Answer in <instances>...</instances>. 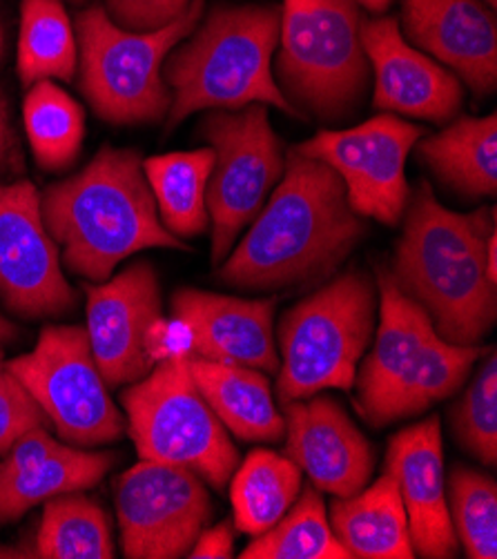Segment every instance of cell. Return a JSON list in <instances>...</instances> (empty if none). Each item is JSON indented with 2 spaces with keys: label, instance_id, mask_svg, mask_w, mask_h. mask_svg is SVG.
<instances>
[{
  "label": "cell",
  "instance_id": "cell-43",
  "mask_svg": "<svg viewBox=\"0 0 497 559\" xmlns=\"http://www.w3.org/2000/svg\"><path fill=\"white\" fill-rule=\"evenodd\" d=\"M482 3H486V8H488V10H495V5H497V0H482Z\"/></svg>",
  "mask_w": 497,
  "mask_h": 559
},
{
  "label": "cell",
  "instance_id": "cell-9",
  "mask_svg": "<svg viewBox=\"0 0 497 559\" xmlns=\"http://www.w3.org/2000/svg\"><path fill=\"white\" fill-rule=\"evenodd\" d=\"M199 128L214 154L205 201L216 265L230 254L241 230L255 221L284 177L286 156L263 103L210 111Z\"/></svg>",
  "mask_w": 497,
  "mask_h": 559
},
{
  "label": "cell",
  "instance_id": "cell-24",
  "mask_svg": "<svg viewBox=\"0 0 497 559\" xmlns=\"http://www.w3.org/2000/svg\"><path fill=\"white\" fill-rule=\"evenodd\" d=\"M417 154L430 173L464 199L495 197L497 119L462 117L449 128L417 141Z\"/></svg>",
  "mask_w": 497,
  "mask_h": 559
},
{
  "label": "cell",
  "instance_id": "cell-29",
  "mask_svg": "<svg viewBox=\"0 0 497 559\" xmlns=\"http://www.w3.org/2000/svg\"><path fill=\"white\" fill-rule=\"evenodd\" d=\"M79 43L61 0H23L19 36V76L32 87L38 81H72Z\"/></svg>",
  "mask_w": 497,
  "mask_h": 559
},
{
  "label": "cell",
  "instance_id": "cell-30",
  "mask_svg": "<svg viewBox=\"0 0 497 559\" xmlns=\"http://www.w3.org/2000/svg\"><path fill=\"white\" fill-rule=\"evenodd\" d=\"M23 119L40 167L59 173L76 160L85 134V117L83 107L66 90L51 81L34 83L25 96Z\"/></svg>",
  "mask_w": 497,
  "mask_h": 559
},
{
  "label": "cell",
  "instance_id": "cell-41",
  "mask_svg": "<svg viewBox=\"0 0 497 559\" xmlns=\"http://www.w3.org/2000/svg\"><path fill=\"white\" fill-rule=\"evenodd\" d=\"M357 5H364L366 10H370V12H375V14H379V12H383L386 8L391 5V0H355Z\"/></svg>",
  "mask_w": 497,
  "mask_h": 559
},
{
  "label": "cell",
  "instance_id": "cell-8",
  "mask_svg": "<svg viewBox=\"0 0 497 559\" xmlns=\"http://www.w3.org/2000/svg\"><path fill=\"white\" fill-rule=\"evenodd\" d=\"M126 426L141 460L192 471L224 490L239 466V451L190 372V357L152 366L121 393Z\"/></svg>",
  "mask_w": 497,
  "mask_h": 559
},
{
  "label": "cell",
  "instance_id": "cell-37",
  "mask_svg": "<svg viewBox=\"0 0 497 559\" xmlns=\"http://www.w3.org/2000/svg\"><path fill=\"white\" fill-rule=\"evenodd\" d=\"M186 557H192V559H230V557H235L233 522H221L212 528H203Z\"/></svg>",
  "mask_w": 497,
  "mask_h": 559
},
{
  "label": "cell",
  "instance_id": "cell-33",
  "mask_svg": "<svg viewBox=\"0 0 497 559\" xmlns=\"http://www.w3.org/2000/svg\"><path fill=\"white\" fill-rule=\"evenodd\" d=\"M486 355V353H484ZM462 449L484 466L497 462V357L488 350L451 415Z\"/></svg>",
  "mask_w": 497,
  "mask_h": 559
},
{
  "label": "cell",
  "instance_id": "cell-36",
  "mask_svg": "<svg viewBox=\"0 0 497 559\" xmlns=\"http://www.w3.org/2000/svg\"><path fill=\"white\" fill-rule=\"evenodd\" d=\"M192 348H194L192 328L175 314L170 319L158 317L147 332V355L152 364L192 357Z\"/></svg>",
  "mask_w": 497,
  "mask_h": 559
},
{
  "label": "cell",
  "instance_id": "cell-13",
  "mask_svg": "<svg viewBox=\"0 0 497 559\" xmlns=\"http://www.w3.org/2000/svg\"><path fill=\"white\" fill-rule=\"evenodd\" d=\"M0 297L27 319L61 317L76 306L29 181L0 186Z\"/></svg>",
  "mask_w": 497,
  "mask_h": 559
},
{
  "label": "cell",
  "instance_id": "cell-25",
  "mask_svg": "<svg viewBox=\"0 0 497 559\" xmlns=\"http://www.w3.org/2000/svg\"><path fill=\"white\" fill-rule=\"evenodd\" d=\"M212 165L210 147L161 154L143 163L158 218L179 239L201 237L210 226L205 194Z\"/></svg>",
  "mask_w": 497,
  "mask_h": 559
},
{
  "label": "cell",
  "instance_id": "cell-19",
  "mask_svg": "<svg viewBox=\"0 0 497 559\" xmlns=\"http://www.w3.org/2000/svg\"><path fill=\"white\" fill-rule=\"evenodd\" d=\"M404 38L449 66L482 98L497 85V23L482 0H402Z\"/></svg>",
  "mask_w": 497,
  "mask_h": 559
},
{
  "label": "cell",
  "instance_id": "cell-38",
  "mask_svg": "<svg viewBox=\"0 0 497 559\" xmlns=\"http://www.w3.org/2000/svg\"><path fill=\"white\" fill-rule=\"evenodd\" d=\"M14 132L10 123V111H8V100L3 96V90H0V170L12 165L14 160Z\"/></svg>",
  "mask_w": 497,
  "mask_h": 559
},
{
  "label": "cell",
  "instance_id": "cell-18",
  "mask_svg": "<svg viewBox=\"0 0 497 559\" xmlns=\"http://www.w3.org/2000/svg\"><path fill=\"white\" fill-rule=\"evenodd\" d=\"M117 455L63 443L47 426L27 430L0 462V524H10L47 499L96 486Z\"/></svg>",
  "mask_w": 497,
  "mask_h": 559
},
{
  "label": "cell",
  "instance_id": "cell-3",
  "mask_svg": "<svg viewBox=\"0 0 497 559\" xmlns=\"http://www.w3.org/2000/svg\"><path fill=\"white\" fill-rule=\"evenodd\" d=\"M40 210L66 267L90 282H105L121 261L147 248L188 250L161 223L134 150L103 147L85 170L49 186Z\"/></svg>",
  "mask_w": 497,
  "mask_h": 559
},
{
  "label": "cell",
  "instance_id": "cell-5",
  "mask_svg": "<svg viewBox=\"0 0 497 559\" xmlns=\"http://www.w3.org/2000/svg\"><path fill=\"white\" fill-rule=\"evenodd\" d=\"M364 21L355 0H284L274 81L299 117H353L370 81Z\"/></svg>",
  "mask_w": 497,
  "mask_h": 559
},
{
  "label": "cell",
  "instance_id": "cell-26",
  "mask_svg": "<svg viewBox=\"0 0 497 559\" xmlns=\"http://www.w3.org/2000/svg\"><path fill=\"white\" fill-rule=\"evenodd\" d=\"M228 484L237 528L257 537L291 511L301 490V471L286 455L255 449Z\"/></svg>",
  "mask_w": 497,
  "mask_h": 559
},
{
  "label": "cell",
  "instance_id": "cell-27",
  "mask_svg": "<svg viewBox=\"0 0 497 559\" xmlns=\"http://www.w3.org/2000/svg\"><path fill=\"white\" fill-rule=\"evenodd\" d=\"M484 353L480 346L449 344L435 332L419 350L411 372L395 388L389 404L383 406L377 428L426 413L430 406L455 395Z\"/></svg>",
  "mask_w": 497,
  "mask_h": 559
},
{
  "label": "cell",
  "instance_id": "cell-12",
  "mask_svg": "<svg viewBox=\"0 0 497 559\" xmlns=\"http://www.w3.org/2000/svg\"><path fill=\"white\" fill-rule=\"evenodd\" d=\"M117 515L126 557L175 559L188 555L212 504L192 471L141 460L117 481Z\"/></svg>",
  "mask_w": 497,
  "mask_h": 559
},
{
  "label": "cell",
  "instance_id": "cell-11",
  "mask_svg": "<svg viewBox=\"0 0 497 559\" xmlns=\"http://www.w3.org/2000/svg\"><path fill=\"white\" fill-rule=\"evenodd\" d=\"M424 136V128L398 115H377L348 130H319L295 150L333 170L351 207L359 216L398 226L411 199L406 158Z\"/></svg>",
  "mask_w": 497,
  "mask_h": 559
},
{
  "label": "cell",
  "instance_id": "cell-14",
  "mask_svg": "<svg viewBox=\"0 0 497 559\" xmlns=\"http://www.w3.org/2000/svg\"><path fill=\"white\" fill-rule=\"evenodd\" d=\"M87 340L94 361L109 388L134 383L152 370L147 332L161 317L154 267L139 261L107 284L85 286Z\"/></svg>",
  "mask_w": 497,
  "mask_h": 559
},
{
  "label": "cell",
  "instance_id": "cell-40",
  "mask_svg": "<svg viewBox=\"0 0 497 559\" xmlns=\"http://www.w3.org/2000/svg\"><path fill=\"white\" fill-rule=\"evenodd\" d=\"M16 337V325L0 314V350H3Z\"/></svg>",
  "mask_w": 497,
  "mask_h": 559
},
{
  "label": "cell",
  "instance_id": "cell-34",
  "mask_svg": "<svg viewBox=\"0 0 497 559\" xmlns=\"http://www.w3.org/2000/svg\"><path fill=\"white\" fill-rule=\"evenodd\" d=\"M47 424L23 381L0 361V455H5L27 430Z\"/></svg>",
  "mask_w": 497,
  "mask_h": 559
},
{
  "label": "cell",
  "instance_id": "cell-7",
  "mask_svg": "<svg viewBox=\"0 0 497 559\" xmlns=\"http://www.w3.org/2000/svg\"><path fill=\"white\" fill-rule=\"evenodd\" d=\"M203 14V0L154 32L119 27L103 8L79 14L81 90L96 115L117 126L156 123L170 111L173 92L163 81L168 53L188 38Z\"/></svg>",
  "mask_w": 497,
  "mask_h": 559
},
{
  "label": "cell",
  "instance_id": "cell-17",
  "mask_svg": "<svg viewBox=\"0 0 497 559\" xmlns=\"http://www.w3.org/2000/svg\"><path fill=\"white\" fill-rule=\"evenodd\" d=\"M362 43L375 74V107L433 123L458 115L460 79L409 45L395 19L364 21Z\"/></svg>",
  "mask_w": 497,
  "mask_h": 559
},
{
  "label": "cell",
  "instance_id": "cell-42",
  "mask_svg": "<svg viewBox=\"0 0 497 559\" xmlns=\"http://www.w3.org/2000/svg\"><path fill=\"white\" fill-rule=\"evenodd\" d=\"M3 59H5V32L0 27V63H3Z\"/></svg>",
  "mask_w": 497,
  "mask_h": 559
},
{
  "label": "cell",
  "instance_id": "cell-35",
  "mask_svg": "<svg viewBox=\"0 0 497 559\" xmlns=\"http://www.w3.org/2000/svg\"><path fill=\"white\" fill-rule=\"evenodd\" d=\"M192 0H107V16L130 32H154L177 21Z\"/></svg>",
  "mask_w": 497,
  "mask_h": 559
},
{
  "label": "cell",
  "instance_id": "cell-20",
  "mask_svg": "<svg viewBox=\"0 0 497 559\" xmlns=\"http://www.w3.org/2000/svg\"><path fill=\"white\" fill-rule=\"evenodd\" d=\"M274 306V299H239L181 288L173 295L170 308L192 328V357L277 372Z\"/></svg>",
  "mask_w": 497,
  "mask_h": 559
},
{
  "label": "cell",
  "instance_id": "cell-23",
  "mask_svg": "<svg viewBox=\"0 0 497 559\" xmlns=\"http://www.w3.org/2000/svg\"><path fill=\"white\" fill-rule=\"evenodd\" d=\"M190 372L228 432L244 441L277 443L284 439V415L261 370L190 357Z\"/></svg>",
  "mask_w": 497,
  "mask_h": 559
},
{
  "label": "cell",
  "instance_id": "cell-16",
  "mask_svg": "<svg viewBox=\"0 0 497 559\" xmlns=\"http://www.w3.org/2000/svg\"><path fill=\"white\" fill-rule=\"evenodd\" d=\"M383 473L398 484L415 555L426 559H453L460 552V544L449 513L441 426L437 415L391 437Z\"/></svg>",
  "mask_w": 497,
  "mask_h": 559
},
{
  "label": "cell",
  "instance_id": "cell-28",
  "mask_svg": "<svg viewBox=\"0 0 497 559\" xmlns=\"http://www.w3.org/2000/svg\"><path fill=\"white\" fill-rule=\"evenodd\" d=\"M29 557L113 559L115 537L107 513L81 490L47 499Z\"/></svg>",
  "mask_w": 497,
  "mask_h": 559
},
{
  "label": "cell",
  "instance_id": "cell-32",
  "mask_svg": "<svg viewBox=\"0 0 497 559\" xmlns=\"http://www.w3.org/2000/svg\"><path fill=\"white\" fill-rule=\"evenodd\" d=\"M451 524L458 544L471 559L497 557V486L466 466L451 471Z\"/></svg>",
  "mask_w": 497,
  "mask_h": 559
},
{
  "label": "cell",
  "instance_id": "cell-31",
  "mask_svg": "<svg viewBox=\"0 0 497 559\" xmlns=\"http://www.w3.org/2000/svg\"><path fill=\"white\" fill-rule=\"evenodd\" d=\"M244 559H351L330 528L326 504L315 486L299 490L291 511L239 555Z\"/></svg>",
  "mask_w": 497,
  "mask_h": 559
},
{
  "label": "cell",
  "instance_id": "cell-1",
  "mask_svg": "<svg viewBox=\"0 0 497 559\" xmlns=\"http://www.w3.org/2000/svg\"><path fill=\"white\" fill-rule=\"evenodd\" d=\"M366 233L342 179L317 158L286 154L284 177L250 230L221 261V284L248 293H282L323 284Z\"/></svg>",
  "mask_w": 497,
  "mask_h": 559
},
{
  "label": "cell",
  "instance_id": "cell-2",
  "mask_svg": "<svg viewBox=\"0 0 497 559\" xmlns=\"http://www.w3.org/2000/svg\"><path fill=\"white\" fill-rule=\"evenodd\" d=\"M404 214L391 270L395 284L426 310L441 340L477 346L497 317V290L484 267L495 212H453L422 183Z\"/></svg>",
  "mask_w": 497,
  "mask_h": 559
},
{
  "label": "cell",
  "instance_id": "cell-4",
  "mask_svg": "<svg viewBox=\"0 0 497 559\" xmlns=\"http://www.w3.org/2000/svg\"><path fill=\"white\" fill-rule=\"evenodd\" d=\"M280 25L282 8H214L192 38L175 47L163 63V81L173 92L168 128L201 109H239L250 103L299 117L270 68Z\"/></svg>",
  "mask_w": 497,
  "mask_h": 559
},
{
  "label": "cell",
  "instance_id": "cell-44",
  "mask_svg": "<svg viewBox=\"0 0 497 559\" xmlns=\"http://www.w3.org/2000/svg\"><path fill=\"white\" fill-rule=\"evenodd\" d=\"M70 3H87V0H70Z\"/></svg>",
  "mask_w": 497,
  "mask_h": 559
},
{
  "label": "cell",
  "instance_id": "cell-22",
  "mask_svg": "<svg viewBox=\"0 0 497 559\" xmlns=\"http://www.w3.org/2000/svg\"><path fill=\"white\" fill-rule=\"evenodd\" d=\"M330 528L351 557L359 559H413L409 520L398 484L381 473L372 484L330 507Z\"/></svg>",
  "mask_w": 497,
  "mask_h": 559
},
{
  "label": "cell",
  "instance_id": "cell-15",
  "mask_svg": "<svg viewBox=\"0 0 497 559\" xmlns=\"http://www.w3.org/2000/svg\"><path fill=\"white\" fill-rule=\"evenodd\" d=\"M284 413V455L308 475L317 490L348 497L370 481L375 451L338 400L317 393L288 402Z\"/></svg>",
  "mask_w": 497,
  "mask_h": 559
},
{
  "label": "cell",
  "instance_id": "cell-39",
  "mask_svg": "<svg viewBox=\"0 0 497 559\" xmlns=\"http://www.w3.org/2000/svg\"><path fill=\"white\" fill-rule=\"evenodd\" d=\"M484 267H486V276L488 282L497 286V235L495 228L490 230L488 239H486V250H484Z\"/></svg>",
  "mask_w": 497,
  "mask_h": 559
},
{
  "label": "cell",
  "instance_id": "cell-6",
  "mask_svg": "<svg viewBox=\"0 0 497 559\" xmlns=\"http://www.w3.org/2000/svg\"><path fill=\"white\" fill-rule=\"evenodd\" d=\"M370 276L348 270L288 310L280 323L277 397L282 406L323 390H351L375 332Z\"/></svg>",
  "mask_w": 497,
  "mask_h": 559
},
{
  "label": "cell",
  "instance_id": "cell-10",
  "mask_svg": "<svg viewBox=\"0 0 497 559\" xmlns=\"http://www.w3.org/2000/svg\"><path fill=\"white\" fill-rule=\"evenodd\" d=\"M8 366L66 443L92 449L126 435V417L109 397L85 328L47 325L34 350Z\"/></svg>",
  "mask_w": 497,
  "mask_h": 559
},
{
  "label": "cell",
  "instance_id": "cell-21",
  "mask_svg": "<svg viewBox=\"0 0 497 559\" xmlns=\"http://www.w3.org/2000/svg\"><path fill=\"white\" fill-rule=\"evenodd\" d=\"M377 337L370 353L362 357V368H357L355 377L357 408L375 428L383 406L411 372L424 344L435 334L426 310L400 290L389 267H377Z\"/></svg>",
  "mask_w": 497,
  "mask_h": 559
}]
</instances>
